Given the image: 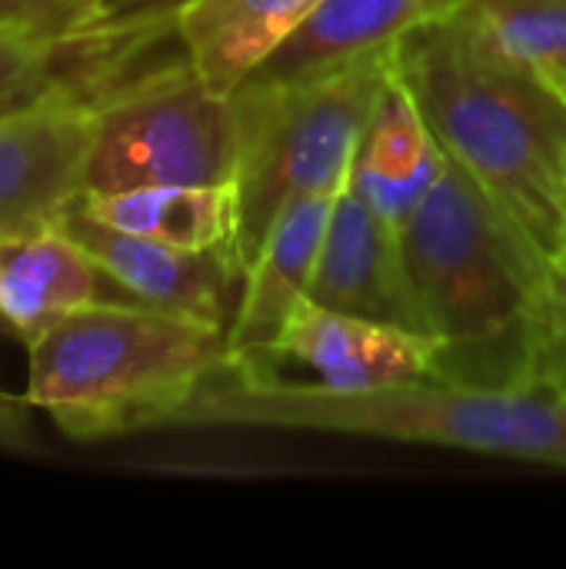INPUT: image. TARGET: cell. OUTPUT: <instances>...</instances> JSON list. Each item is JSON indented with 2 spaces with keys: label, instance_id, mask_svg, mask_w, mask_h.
<instances>
[{
  "label": "cell",
  "instance_id": "4",
  "mask_svg": "<svg viewBox=\"0 0 566 569\" xmlns=\"http://www.w3.org/2000/svg\"><path fill=\"white\" fill-rule=\"evenodd\" d=\"M394 47L290 80L240 83L234 93L240 117L234 247L244 263L260 250L290 197L334 187L354 170L360 140L390 80Z\"/></svg>",
  "mask_w": 566,
  "mask_h": 569
},
{
  "label": "cell",
  "instance_id": "7",
  "mask_svg": "<svg viewBox=\"0 0 566 569\" xmlns=\"http://www.w3.org/2000/svg\"><path fill=\"white\" fill-rule=\"evenodd\" d=\"M93 103L50 93L0 117V240L57 230L83 197Z\"/></svg>",
  "mask_w": 566,
  "mask_h": 569
},
{
  "label": "cell",
  "instance_id": "3",
  "mask_svg": "<svg viewBox=\"0 0 566 569\" xmlns=\"http://www.w3.org/2000/svg\"><path fill=\"white\" fill-rule=\"evenodd\" d=\"M230 367L227 330L147 303H97L27 343V400L70 440L180 427Z\"/></svg>",
  "mask_w": 566,
  "mask_h": 569
},
{
  "label": "cell",
  "instance_id": "24",
  "mask_svg": "<svg viewBox=\"0 0 566 569\" xmlns=\"http://www.w3.org/2000/svg\"><path fill=\"white\" fill-rule=\"evenodd\" d=\"M3 7H7V0H0V13H3Z\"/></svg>",
  "mask_w": 566,
  "mask_h": 569
},
{
  "label": "cell",
  "instance_id": "5",
  "mask_svg": "<svg viewBox=\"0 0 566 569\" xmlns=\"http://www.w3.org/2000/svg\"><path fill=\"white\" fill-rule=\"evenodd\" d=\"M404 257L427 327L447 350L520 330L547 267L454 160L407 220Z\"/></svg>",
  "mask_w": 566,
  "mask_h": 569
},
{
  "label": "cell",
  "instance_id": "8",
  "mask_svg": "<svg viewBox=\"0 0 566 569\" xmlns=\"http://www.w3.org/2000/svg\"><path fill=\"white\" fill-rule=\"evenodd\" d=\"M60 230L70 233L140 303L230 330L247 277V263L234 243L214 250H180L107 227L90 217L80 200L63 213Z\"/></svg>",
  "mask_w": 566,
  "mask_h": 569
},
{
  "label": "cell",
  "instance_id": "17",
  "mask_svg": "<svg viewBox=\"0 0 566 569\" xmlns=\"http://www.w3.org/2000/svg\"><path fill=\"white\" fill-rule=\"evenodd\" d=\"M450 20L480 53L527 77L566 57V0H467Z\"/></svg>",
  "mask_w": 566,
  "mask_h": 569
},
{
  "label": "cell",
  "instance_id": "23",
  "mask_svg": "<svg viewBox=\"0 0 566 569\" xmlns=\"http://www.w3.org/2000/svg\"><path fill=\"white\" fill-rule=\"evenodd\" d=\"M547 393H557V397H564V400H566V383H560V387H554V390H547Z\"/></svg>",
  "mask_w": 566,
  "mask_h": 569
},
{
  "label": "cell",
  "instance_id": "11",
  "mask_svg": "<svg viewBox=\"0 0 566 569\" xmlns=\"http://www.w3.org/2000/svg\"><path fill=\"white\" fill-rule=\"evenodd\" d=\"M350 173L334 187L290 197L274 217L260 250L247 263L244 293L227 330L230 367L264 357L277 340L284 320L310 293V280L327 240V227Z\"/></svg>",
  "mask_w": 566,
  "mask_h": 569
},
{
  "label": "cell",
  "instance_id": "15",
  "mask_svg": "<svg viewBox=\"0 0 566 569\" xmlns=\"http://www.w3.org/2000/svg\"><path fill=\"white\" fill-rule=\"evenodd\" d=\"M467 0H324L250 80H290L394 47L410 30L457 13ZM247 83V80H244Z\"/></svg>",
  "mask_w": 566,
  "mask_h": 569
},
{
  "label": "cell",
  "instance_id": "19",
  "mask_svg": "<svg viewBox=\"0 0 566 569\" xmlns=\"http://www.w3.org/2000/svg\"><path fill=\"white\" fill-rule=\"evenodd\" d=\"M30 410H33V403L27 397L0 390V450H10V453H37L40 450Z\"/></svg>",
  "mask_w": 566,
  "mask_h": 569
},
{
  "label": "cell",
  "instance_id": "20",
  "mask_svg": "<svg viewBox=\"0 0 566 569\" xmlns=\"http://www.w3.org/2000/svg\"><path fill=\"white\" fill-rule=\"evenodd\" d=\"M537 80H544V83H547V87L566 103V57L564 60H557V63H550L547 70H540Z\"/></svg>",
  "mask_w": 566,
  "mask_h": 569
},
{
  "label": "cell",
  "instance_id": "1",
  "mask_svg": "<svg viewBox=\"0 0 566 569\" xmlns=\"http://www.w3.org/2000/svg\"><path fill=\"white\" fill-rule=\"evenodd\" d=\"M394 67L447 157L547 260L566 240L564 100L480 53L450 17L400 37Z\"/></svg>",
  "mask_w": 566,
  "mask_h": 569
},
{
  "label": "cell",
  "instance_id": "12",
  "mask_svg": "<svg viewBox=\"0 0 566 569\" xmlns=\"http://www.w3.org/2000/svg\"><path fill=\"white\" fill-rule=\"evenodd\" d=\"M97 303H140L70 233L0 240V327L23 347L60 317Z\"/></svg>",
  "mask_w": 566,
  "mask_h": 569
},
{
  "label": "cell",
  "instance_id": "13",
  "mask_svg": "<svg viewBox=\"0 0 566 569\" xmlns=\"http://www.w3.org/2000/svg\"><path fill=\"white\" fill-rule=\"evenodd\" d=\"M447 160L414 90L390 67V80L354 160V190L404 233L414 210L447 170Z\"/></svg>",
  "mask_w": 566,
  "mask_h": 569
},
{
  "label": "cell",
  "instance_id": "22",
  "mask_svg": "<svg viewBox=\"0 0 566 569\" xmlns=\"http://www.w3.org/2000/svg\"><path fill=\"white\" fill-rule=\"evenodd\" d=\"M560 203H564V230H566V150H564V183H560Z\"/></svg>",
  "mask_w": 566,
  "mask_h": 569
},
{
  "label": "cell",
  "instance_id": "21",
  "mask_svg": "<svg viewBox=\"0 0 566 569\" xmlns=\"http://www.w3.org/2000/svg\"><path fill=\"white\" fill-rule=\"evenodd\" d=\"M40 0H7V7H3V13H13V10H30V7H37Z\"/></svg>",
  "mask_w": 566,
  "mask_h": 569
},
{
  "label": "cell",
  "instance_id": "10",
  "mask_svg": "<svg viewBox=\"0 0 566 569\" xmlns=\"http://www.w3.org/2000/svg\"><path fill=\"white\" fill-rule=\"evenodd\" d=\"M307 297L340 313L430 333L410 283L404 233L354 190V173L337 197Z\"/></svg>",
  "mask_w": 566,
  "mask_h": 569
},
{
  "label": "cell",
  "instance_id": "9",
  "mask_svg": "<svg viewBox=\"0 0 566 569\" xmlns=\"http://www.w3.org/2000/svg\"><path fill=\"white\" fill-rule=\"evenodd\" d=\"M270 353L304 363L327 390H374L434 373L447 357V340L340 313L304 297L284 320Z\"/></svg>",
  "mask_w": 566,
  "mask_h": 569
},
{
  "label": "cell",
  "instance_id": "16",
  "mask_svg": "<svg viewBox=\"0 0 566 569\" xmlns=\"http://www.w3.org/2000/svg\"><path fill=\"white\" fill-rule=\"evenodd\" d=\"M80 203L107 227L180 250H214L237 240V183L83 193Z\"/></svg>",
  "mask_w": 566,
  "mask_h": 569
},
{
  "label": "cell",
  "instance_id": "2",
  "mask_svg": "<svg viewBox=\"0 0 566 569\" xmlns=\"http://www.w3.org/2000/svg\"><path fill=\"white\" fill-rule=\"evenodd\" d=\"M180 427L344 433L566 470V400L527 387L490 390L417 377L374 390H327L277 383L257 367H227L193 400Z\"/></svg>",
  "mask_w": 566,
  "mask_h": 569
},
{
  "label": "cell",
  "instance_id": "14",
  "mask_svg": "<svg viewBox=\"0 0 566 569\" xmlns=\"http://www.w3.org/2000/svg\"><path fill=\"white\" fill-rule=\"evenodd\" d=\"M320 3L324 0H187L177 10V37L203 83L234 97Z\"/></svg>",
  "mask_w": 566,
  "mask_h": 569
},
{
  "label": "cell",
  "instance_id": "18",
  "mask_svg": "<svg viewBox=\"0 0 566 569\" xmlns=\"http://www.w3.org/2000/svg\"><path fill=\"white\" fill-rule=\"evenodd\" d=\"M187 0H40L30 10L13 13H33L57 33H77V30H110V27H130V23H150L177 17V10Z\"/></svg>",
  "mask_w": 566,
  "mask_h": 569
},
{
  "label": "cell",
  "instance_id": "6",
  "mask_svg": "<svg viewBox=\"0 0 566 569\" xmlns=\"http://www.w3.org/2000/svg\"><path fill=\"white\" fill-rule=\"evenodd\" d=\"M237 153V100L210 90L177 40L97 97L83 193L234 183Z\"/></svg>",
  "mask_w": 566,
  "mask_h": 569
}]
</instances>
